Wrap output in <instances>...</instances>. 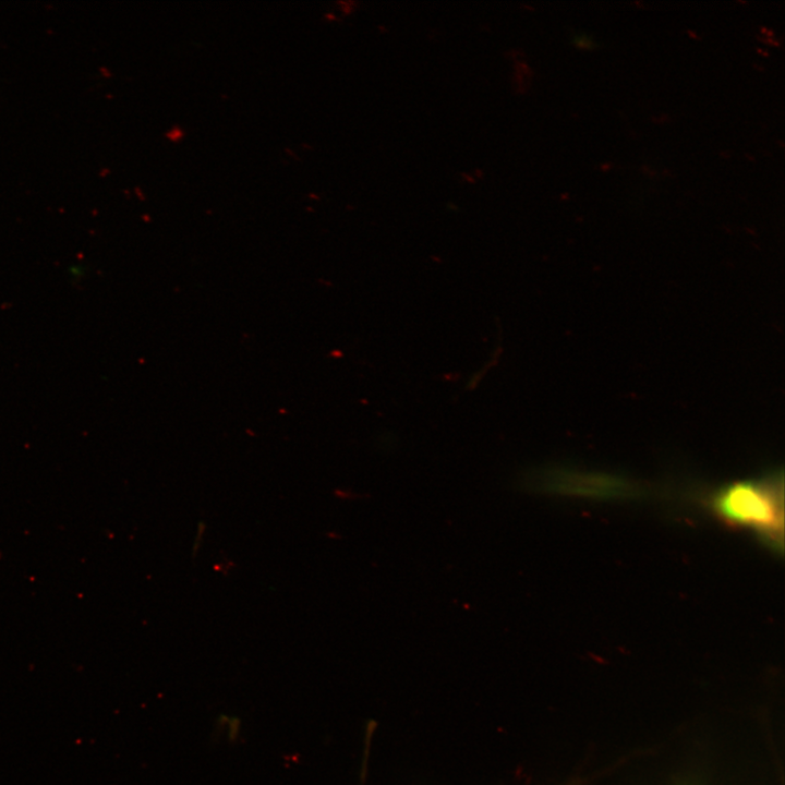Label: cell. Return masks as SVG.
<instances>
[{
	"label": "cell",
	"mask_w": 785,
	"mask_h": 785,
	"mask_svg": "<svg viewBox=\"0 0 785 785\" xmlns=\"http://www.w3.org/2000/svg\"><path fill=\"white\" fill-rule=\"evenodd\" d=\"M569 785H578V784L576 783V784H569Z\"/></svg>",
	"instance_id": "3957f363"
},
{
	"label": "cell",
	"mask_w": 785,
	"mask_h": 785,
	"mask_svg": "<svg viewBox=\"0 0 785 785\" xmlns=\"http://www.w3.org/2000/svg\"><path fill=\"white\" fill-rule=\"evenodd\" d=\"M573 43L575 45L584 49L592 48L594 44L593 40L587 35H576Z\"/></svg>",
	"instance_id": "7a4b0ae2"
},
{
	"label": "cell",
	"mask_w": 785,
	"mask_h": 785,
	"mask_svg": "<svg viewBox=\"0 0 785 785\" xmlns=\"http://www.w3.org/2000/svg\"><path fill=\"white\" fill-rule=\"evenodd\" d=\"M715 511L727 522L749 527L771 541L783 535V494L775 481H747L722 490Z\"/></svg>",
	"instance_id": "6da1fadb"
}]
</instances>
